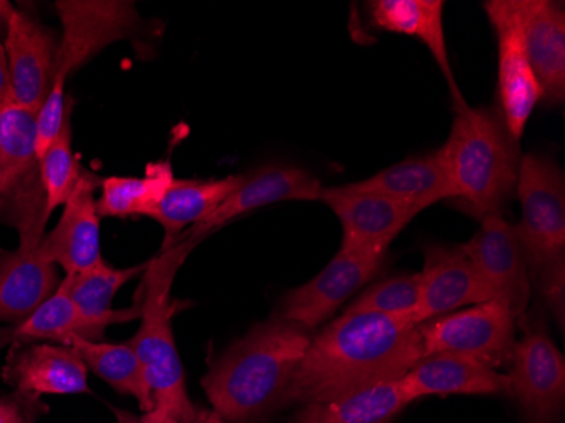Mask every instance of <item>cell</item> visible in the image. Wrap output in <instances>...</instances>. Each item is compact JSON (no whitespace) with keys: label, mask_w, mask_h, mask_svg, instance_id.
Wrapping results in <instances>:
<instances>
[{"label":"cell","mask_w":565,"mask_h":423,"mask_svg":"<svg viewBox=\"0 0 565 423\" xmlns=\"http://www.w3.org/2000/svg\"><path fill=\"white\" fill-rule=\"evenodd\" d=\"M515 195L522 207L516 231L533 279L565 257V178L557 161L544 152L523 155Z\"/></svg>","instance_id":"cell-5"},{"label":"cell","mask_w":565,"mask_h":423,"mask_svg":"<svg viewBox=\"0 0 565 423\" xmlns=\"http://www.w3.org/2000/svg\"><path fill=\"white\" fill-rule=\"evenodd\" d=\"M526 55L541 85L542 102L565 98V8L554 0H516Z\"/></svg>","instance_id":"cell-19"},{"label":"cell","mask_w":565,"mask_h":423,"mask_svg":"<svg viewBox=\"0 0 565 423\" xmlns=\"http://www.w3.org/2000/svg\"><path fill=\"white\" fill-rule=\"evenodd\" d=\"M418 304H420V273H414V275H398L374 283L345 308L344 314L384 315V317L415 324Z\"/></svg>","instance_id":"cell-30"},{"label":"cell","mask_w":565,"mask_h":423,"mask_svg":"<svg viewBox=\"0 0 565 423\" xmlns=\"http://www.w3.org/2000/svg\"><path fill=\"white\" fill-rule=\"evenodd\" d=\"M12 8L9 2H0V19L8 21L9 14H11Z\"/></svg>","instance_id":"cell-38"},{"label":"cell","mask_w":565,"mask_h":423,"mask_svg":"<svg viewBox=\"0 0 565 423\" xmlns=\"http://www.w3.org/2000/svg\"><path fill=\"white\" fill-rule=\"evenodd\" d=\"M323 187L319 178L295 167H266L243 178L211 218L183 232L182 240L202 241L205 235L222 225L247 214L250 210L263 209L285 200H320ZM178 237V240H180ZM177 243V241H174Z\"/></svg>","instance_id":"cell-17"},{"label":"cell","mask_w":565,"mask_h":423,"mask_svg":"<svg viewBox=\"0 0 565 423\" xmlns=\"http://www.w3.org/2000/svg\"><path fill=\"white\" fill-rule=\"evenodd\" d=\"M114 413H116L117 423H174L173 420L168 419L167 415L158 412V410L142 413V415H135V413L119 409L114 410Z\"/></svg>","instance_id":"cell-34"},{"label":"cell","mask_w":565,"mask_h":423,"mask_svg":"<svg viewBox=\"0 0 565 423\" xmlns=\"http://www.w3.org/2000/svg\"><path fill=\"white\" fill-rule=\"evenodd\" d=\"M196 243L200 241L180 237L173 246L161 250L160 256L149 261L145 273L141 326L129 340L145 369L154 410L174 423H195L199 416L186 393L182 359L171 329V319L177 310L171 302V286Z\"/></svg>","instance_id":"cell-4"},{"label":"cell","mask_w":565,"mask_h":423,"mask_svg":"<svg viewBox=\"0 0 565 423\" xmlns=\"http://www.w3.org/2000/svg\"><path fill=\"white\" fill-rule=\"evenodd\" d=\"M460 250L475 264L494 298L508 304L516 322H525L533 279L516 225L503 214H488L481 219V229Z\"/></svg>","instance_id":"cell-9"},{"label":"cell","mask_w":565,"mask_h":423,"mask_svg":"<svg viewBox=\"0 0 565 423\" xmlns=\"http://www.w3.org/2000/svg\"><path fill=\"white\" fill-rule=\"evenodd\" d=\"M195 423H227L217 412L199 413Z\"/></svg>","instance_id":"cell-37"},{"label":"cell","mask_w":565,"mask_h":423,"mask_svg":"<svg viewBox=\"0 0 565 423\" xmlns=\"http://www.w3.org/2000/svg\"><path fill=\"white\" fill-rule=\"evenodd\" d=\"M106 327L88 319L81 308L73 304L65 289L58 286L30 319L9 329L0 330V348L6 343L56 340L65 343L70 337L81 336L88 340H100Z\"/></svg>","instance_id":"cell-27"},{"label":"cell","mask_w":565,"mask_h":423,"mask_svg":"<svg viewBox=\"0 0 565 423\" xmlns=\"http://www.w3.org/2000/svg\"><path fill=\"white\" fill-rule=\"evenodd\" d=\"M55 6L63 28L55 78L66 81L104 47L131 38L141 22L135 2L126 0H58Z\"/></svg>","instance_id":"cell-8"},{"label":"cell","mask_w":565,"mask_h":423,"mask_svg":"<svg viewBox=\"0 0 565 423\" xmlns=\"http://www.w3.org/2000/svg\"><path fill=\"white\" fill-rule=\"evenodd\" d=\"M320 200L341 221V251L364 256L384 257L396 235L420 214L414 207L390 197L349 192L342 187L323 189Z\"/></svg>","instance_id":"cell-13"},{"label":"cell","mask_w":565,"mask_h":423,"mask_svg":"<svg viewBox=\"0 0 565 423\" xmlns=\"http://www.w3.org/2000/svg\"><path fill=\"white\" fill-rule=\"evenodd\" d=\"M244 177L231 175L218 180H177L164 193L157 214V221L164 229V241L161 250L173 246L174 241L185 232L186 228L200 224L211 218L234 190L239 187Z\"/></svg>","instance_id":"cell-23"},{"label":"cell","mask_w":565,"mask_h":423,"mask_svg":"<svg viewBox=\"0 0 565 423\" xmlns=\"http://www.w3.org/2000/svg\"><path fill=\"white\" fill-rule=\"evenodd\" d=\"M422 358L420 330L415 324L384 315L342 314L312 336L279 409L327 402L399 380Z\"/></svg>","instance_id":"cell-1"},{"label":"cell","mask_w":565,"mask_h":423,"mask_svg":"<svg viewBox=\"0 0 565 423\" xmlns=\"http://www.w3.org/2000/svg\"><path fill=\"white\" fill-rule=\"evenodd\" d=\"M398 383L408 403L431 394H508L507 374L450 352L424 356Z\"/></svg>","instance_id":"cell-20"},{"label":"cell","mask_w":565,"mask_h":423,"mask_svg":"<svg viewBox=\"0 0 565 423\" xmlns=\"http://www.w3.org/2000/svg\"><path fill=\"white\" fill-rule=\"evenodd\" d=\"M11 101L9 88L8 63H6L4 46L0 43V110Z\"/></svg>","instance_id":"cell-36"},{"label":"cell","mask_w":565,"mask_h":423,"mask_svg":"<svg viewBox=\"0 0 565 423\" xmlns=\"http://www.w3.org/2000/svg\"><path fill=\"white\" fill-rule=\"evenodd\" d=\"M398 380L301 406L295 423H392L408 406Z\"/></svg>","instance_id":"cell-25"},{"label":"cell","mask_w":565,"mask_h":423,"mask_svg":"<svg viewBox=\"0 0 565 423\" xmlns=\"http://www.w3.org/2000/svg\"><path fill=\"white\" fill-rule=\"evenodd\" d=\"M173 170L168 161L148 165L145 177H110L102 180L97 200L100 218H152L164 193L173 183Z\"/></svg>","instance_id":"cell-29"},{"label":"cell","mask_w":565,"mask_h":423,"mask_svg":"<svg viewBox=\"0 0 565 423\" xmlns=\"http://www.w3.org/2000/svg\"><path fill=\"white\" fill-rule=\"evenodd\" d=\"M349 192L380 193L424 212L440 200L454 199L452 187L439 151L412 156L377 171L366 180L342 184Z\"/></svg>","instance_id":"cell-22"},{"label":"cell","mask_w":565,"mask_h":423,"mask_svg":"<svg viewBox=\"0 0 565 423\" xmlns=\"http://www.w3.org/2000/svg\"><path fill=\"white\" fill-rule=\"evenodd\" d=\"M424 254L420 304L414 320L417 326L460 308L493 300L490 286L460 246L430 244L424 247Z\"/></svg>","instance_id":"cell-16"},{"label":"cell","mask_w":565,"mask_h":423,"mask_svg":"<svg viewBox=\"0 0 565 423\" xmlns=\"http://www.w3.org/2000/svg\"><path fill=\"white\" fill-rule=\"evenodd\" d=\"M2 46L11 101L40 113L55 81L60 38L30 12L12 8Z\"/></svg>","instance_id":"cell-12"},{"label":"cell","mask_w":565,"mask_h":423,"mask_svg":"<svg viewBox=\"0 0 565 423\" xmlns=\"http://www.w3.org/2000/svg\"><path fill=\"white\" fill-rule=\"evenodd\" d=\"M508 394L522 409V423H557L565 403V361L547 330L530 327L516 340Z\"/></svg>","instance_id":"cell-7"},{"label":"cell","mask_w":565,"mask_h":423,"mask_svg":"<svg viewBox=\"0 0 565 423\" xmlns=\"http://www.w3.org/2000/svg\"><path fill=\"white\" fill-rule=\"evenodd\" d=\"M2 377L24 399L88 390V368L70 346L14 342Z\"/></svg>","instance_id":"cell-18"},{"label":"cell","mask_w":565,"mask_h":423,"mask_svg":"<svg viewBox=\"0 0 565 423\" xmlns=\"http://www.w3.org/2000/svg\"><path fill=\"white\" fill-rule=\"evenodd\" d=\"M312 336L278 315L254 326L202 380L215 412L225 422L250 423L279 409Z\"/></svg>","instance_id":"cell-2"},{"label":"cell","mask_w":565,"mask_h":423,"mask_svg":"<svg viewBox=\"0 0 565 423\" xmlns=\"http://www.w3.org/2000/svg\"><path fill=\"white\" fill-rule=\"evenodd\" d=\"M76 355L81 356L90 371L107 381L119 393L131 394L138 400L142 412L154 410L151 388L146 380L145 369L129 342L106 343L73 336L66 340Z\"/></svg>","instance_id":"cell-26"},{"label":"cell","mask_w":565,"mask_h":423,"mask_svg":"<svg viewBox=\"0 0 565 423\" xmlns=\"http://www.w3.org/2000/svg\"><path fill=\"white\" fill-rule=\"evenodd\" d=\"M38 163H40V178L44 192V218L47 221L53 210L65 205L82 177L81 167L73 155L70 114L66 116L58 138L44 151Z\"/></svg>","instance_id":"cell-31"},{"label":"cell","mask_w":565,"mask_h":423,"mask_svg":"<svg viewBox=\"0 0 565 423\" xmlns=\"http://www.w3.org/2000/svg\"><path fill=\"white\" fill-rule=\"evenodd\" d=\"M41 218L18 221L19 247L0 251V322L18 326L58 289V266L40 254L43 229Z\"/></svg>","instance_id":"cell-11"},{"label":"cell","mask_w":565,"mask_h":423,"mask_svg":"<svg viewBox=\"0 0 565 423\" xmlns=\"http://www.w3.org/2000/svg\"><path fill=\"white\" fill-rule=\"evenodd\" d=\"M539 288H541V295L544 297L545 305L548 310L554 315V319H557L561 329H564V317H565V257L564 260L555 261L554 264L542 269L533 276Z\"/></svg>","instance_id":"cell-33"},{"label":"cell","mask_w":565,"mask_h":423,"mask_svg":"<svg viewBox=\"0 0 565 423\" xmlns=\"http://www.w3.org/2000/svg\"><path fill=\"white\" fill-rule=\"evenodd\" d=\"M383 261L384 257L339 250L319 275L282 298L278 317L313 334L358 289L377 275Z\"/></svg>","instance_id":"cell-14"},{"label":"cell","mask_w":565,"mask_h":423,"mask_svg":"<svg viewBox=\"0 0 565 423\" xmlns=\"http://www.w3.org/2000/svg\"><path fill=\"white\" fill-rule=\"evenodd\" d=\"M0 423H30L15 400L0 399Z\"/></svg>","instance_id":"cell-35"},{"label":"cell","mask_w":565,"mask_h":423,"mask_svg":"<svg viewBox=\"0 0 565 423\" xmlns=\"http://www.w3.org/2000/svg\"><path fill=\"white\" fill-rule=\"evenodd\" d=\"M443 0H373L367 2L371 22L380 30L422 41L446 76L454 110L468 105L457 87L444 33Z\"/></svg>","instance_id":"cell-21"},{"label":"cell","mask_w":565,"mask_h":423,"mask_svg":"<svg viewBox=\"0 0 565 423\" xmlns=\"http://www.w3.org/2000/svg\"><path fill=\"white\" fill-rule=\"evenodd\" d=\"M66 78L56 76L51 85L50 94L44 101L43 107L36 116L38 138H36V155L38 161L44 155L47 148L53 145L60 133H62L63 124H65L66 116L70 114V107L66 109V94H65Z\"/></svg>","instance_id":"cell-32"},{"label":"cell","mask_w":565,"mask_h":423,"mask_svg":"<svg viewBox=\"0 0 565 423\" xmlns=\"http://www.w3.org/2000/svg\"><path fill=\"white\" fill-rule=\"evenodd\" d=\"M437 151L454 200L479 221L488 214H503L515 197L523 155L498 107L456 109L449 139Z\"/></svg>","instance_id":"cell-3"},{"label":"cell","mask_w":565,"mask_h":423,"mask_svg":"<svg viewBox=\"0 0 565 423\" xmlns=\"http://www.w3.org/2000/svg\"><path fill=\"white\" fill-rule=\"evenodd\" d=\"M95 187L97 177L82 171L81 180L63 205L58 224L40 243L41 256L60 266L66 276L82 275L104 263Z\"/></svg>","instance_id":"cell-15"},{"label":"cell","mask_w":565,"mask_h":423,"mask_svg":"<svg viewBox=\"0 0 565 423\" xmlns=\"http://www.w3.org/2000/svg\"><path fill=\"white\" fill-rule=\"evenodd\" d=\"M484 11L497 33L500 110L511 135L520 141L536 104L542 102L541 85L526 55L516 0H490L484 2Z\"/></svg>","instance_id":"cell-10"},{"label":"cell","mask_w":565,"mask_h":423,"mask_svg":"<svg viewBox=\"0 0 565 423\" xmlns=\"http://www.w3.org/2000/svg\"><path fill=\"white\" fill-rule=\"evenodd\" d=\"M38 113L9 101L0 110V207L19 192L25 177L40 167L36 155Z\"/></svg>","instance_id":"cell-28"},{"label":"cell","mask_w":565,"mask_h":423,"mask_svg":"<svg viewBox=\"0 0 565 423\" xmlns=\"http://www.w3.org/2000/svg\"><path fill=\"white\" fill-rule=\"evenodd\" d=\"M148 263L131 266V268H113L104 261L82 275L65 276L60 286L65 289V294L72 298L73 304L81 308L82 314L87 315L88 319L95 320L100 326L132 322L141 319V304L114 310L113 300L120 286L146 273Z\"/></svg>","instance_id":"cell-24"},{"label":"cell","mask_w":565,"mask_h":423,"mask_svg":"<svg viewBox=\"0 0 565 423\" xmlns=\"http://www.w3.org/2000/svg\"><path fill=\"white\" fill-rule=\"evenodd\" d=\"M516 319L500 298L420 324L424 356L450 352L498 369L508 366L516 343Z\"/></svg>","instance_id":"cell-6"}]
</instances>
